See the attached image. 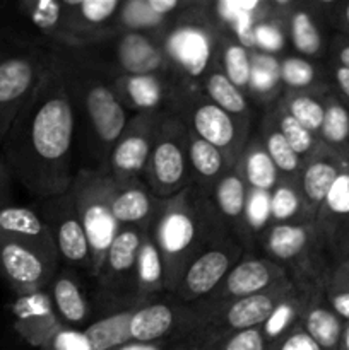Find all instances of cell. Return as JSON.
I'll use <instances>...</instances> for the list:
<instances>
[{"label": "cell", "mask_w": 349, "mask_h": 350, "mask_svg": "<svg viewBox=\"0 0 349 350\" xmlns=\"http://www.w3.org/2000/svg\"><path fill=\"white\" fill-rule=\"evenodd\" d=\"M259 253L283 267L296 282L327 287L331 269L318 250L310 224H274L259 241Z\"/></svg>", "instance_id": "cell-7"}, {"label": "cell", "mask_w": 349, "mask_h": 350, "mask_svg": "<svg viewBox=\"0 0 349 350\" xmlns=\"http://www.w3.org/2000/svg\"><path fill=\"white\" fill-rule=\"evenodd\" d=\"M289 279L283 267L260 253H246L231 270L221 286L201 303L207 306H219L229 301L255 296L266 293L283 280Z\"/></svg>", "instance_id": "cell-18"}, {"label": "cell", "mask_w": 349, "mask_h": 350, "mask_svg": "<svg viewBox=\"0 0 349 350\" xmlns=\"http://www.w3.org/2000/svg\"><path fill=\"white\" fill-rule=\"evenodd\" d=\"M325 115L317 139L324 149L346 156V147L349 146V109L332 92H325Z\"/></svg>", "instance_id": "cell-37"}, {"label": "cell", "mask_w": 349, "mask_h": 350, "mask_svg": "<svg viewBox=\"0 0 349 350\" xmlns=\"http://www.w3.org/2000/svg\"><path fill=\"white\" fill-rule=\"evenodd\" d=\"M144 234L137 228H120L98 273L92 277L98 297L112 304L115 311L137 306V260Z\"/></svg>", "instance_id": "cell-11"}, {"label": "cell", "mask_w": 349, "mask_h": 350, "mask_svg": "<svg viewBox=\"0 0 349 350\" xmlns=\"http://www.w3.org/2000/svg\"><path fill=\"white\" fill-rule=\"evenodd\" d=\"M40 350H94L82 330L60 327Z\"/></svg>", "instance_id": "cell-46"}, {"label": "cell", "mask_w": 349, "mask_h": 350, "mask_svg": "<svg viewBox=\"0 0 349 350\" xmlns=\"http://www.w3.org/2000/svg\"><path fill=\"white\" fill-rule=\"evenodd\" d=\"M170 64L171 75L185 91L202 89V82L219 67L221 33L205 10V0H188L157 36Z\"/></svg>", "instance_id": "cell-4"}, {"label": "cell", "mask_w": 349, "mask_h": 350, "mask_svg": "<svg viewBox=\"0 0 349 350\" xmlns=\"http://www.w3.org/2000/svg\"><path fill=\"white\" fill-rule=\"evenodd\" d=\"M246 253L245 246L231 234L214 243L187 267L173 296L188 304L207 299Z\"/></svg>", "instance_id": "cell-14"}, {"label": "cell", "mask_w": 349, "mask_h": 350, "mask_svg": "<svg viewBox=\"0 0 349 350\" xmlns=\"http://www.w3.org/2000/svg\"><path fill=\"white\" fill-rule=\"evenodd\" d=\"M332 75H334V82L341 94L349 101V70L341 67V65H332Z\"/></svg>", "instance_id": "cell-53"}, {"label": "cell", "mask_w": 349, "mask_h": 350, "mask_svg": "<svg viewBox=\"0 0 349 350\" xmlns=\"http://www.w3.org/2000/svg\"><path fill=\"white\" fill-rule=\"evenodd\" d=\"M202 91H204V94L207 96L216 106H219L222 111H226L229 116L238 120V122L242 123V125H245L246 129L255 130L257 122H259L260 113L262 111L253 106V103L250 101L245 91L236 88V85L222 74L221 68H214V70L205 77V81L202 82Z\"/></svg>", "instance_id": "cell-28"}, {"label": "cell", "mask_w": 349, "mask_h": 350, "mask_svg": "<svg viewBox=\"0 0 349 350\" xmlns=\"http://www.w3.org/2000/svg\"><path fill=\"white\" fill-rule=\"evenodd\" d=\"M144 181L116 183L113 197V215L120 228H137L144 232H153L154 224L164 207Z\"/></svg>", "instance_id": "cell-23"}, {"label": "cell", "mask_w": 349, "mask_h": 350, "mask_svg": "<svg viewBox=\"0 0 349 350\" xmlns=\"http://www.w3.org/2000/svg\"><path fill=\"white\" fill-rule=\"evenodd\" d=\"M116 181L106 170L79 167L70 193L92 253L91 279L98 273L120 226L113 215Z\"/></svg>", "instance_id": "cell-5"}, {"label": "cell", "mask_w": 349, "mask_h": 350, "mask_svg": "<svg viewBox=\"0 0 349 350\" xmlns=\"http://www.w3.org/2000/svg\"><path fill=\"white\" fill-rule=\"evenodd\" d=\"M24 50H33V46H29L17 34V31L12 27L7 14H0V60L9 57V55L19 53V51Z\"/></svg>", "instance_id": "cell-47"}, {"label": "cell", "mask_w": 349, "mask_h": 350, "mask_svg": "<svg viewBox=\"0 0 349 350\" xmlns=\"http://www.w3.org/2000/svg\"><path fill=\"white\" fill-rule=\"evenodd\" d=\"M346 159L348 156H339L320 146L318 152L305 163L300 178H298V185H300L310 224H313L322 204L327 198V193L342 171Z\"/></svg>", "instance_id": "cell-24"}, {"label": "cell", "mask_w": 349, "mask_h": 350, "mask_svg": "<svg viewBox=\"0 0 349 350\" xmlns=\"http://www.w3.org/2000/svg\"><path fill=\"white\" fill-rule=\"evenodd\" d=\"M113 89L132 115L173 113L185 92L170 75H118L113 77Z\"/></svg>", "instance_id": "cell-19"}, {"label": "cell", "mask_w": 349, "mask_h": 350, "mask_svg": "<svg viewBox=\"0 0 349 350\" xmlns=\"http://www.w3.org/2000/svg\"><path fill=\"white\" fill-rule=\"evenodd\" d=\"M142 181L161 200L174 197L190 185L188 126L174 113H163Z\"/></svg>", "instance_id": "cell-8"}, {"label": "cell", "mask_w": 349, "mask_h": 350, "mask_svg": "<svg viewBox=\"0 0 349 350\" xmlns=\"http://www.w3.org/2000/svg\"><path fill=\"white\" fill-rule=\"evenodd\" d=\"M47 291L55 313L64 327L84 330L96 320L79 277V270L60 265Z\"/></svg>", "instance_id": "cell-22"}, {"label": "cell", "mask_w": 349, "mask_h": 350, "mask_svg": "<svg viewBox=\"0 0 349 350\" xmlns=\"http://www.w3.org/2000/svg\"><path fill=\"white\" fill-rule=\"evenodd\" d=\"M0 238L33 246L60 262L53 234L36 208L14 204L0 208Z\"/></svg>", "instance_id": "cell-26"}, {"label": "cell", "mask_w": 349, "mask_h": 350, "mask_svg": "<svg viewBox=\"0 0 349 350\" xmlns=\"http://www.w3.org/2000/svg\"><path fill=\"white\" fill-rule=\"evenodd\" d=\"M219 68L236 88L246 92L250 68H252V55L248 48L243 46L240 41L222 33L221 44H219Z\"/></svg>", "instance_id": "cell-42"}, {"label": "cell", "mask_w": 349, "mask_h": 350, "mask_svg": "<svg viewBox=\"0 0 349 350\" xmlns=\"http://www.w3.org/2000/svg\"><path fill=\"white\" fill-rule=\"evenodd\" d=\"M133 308L129 310H118L98 317L88 328H84V334L88 337L89 344L94 350H118L123 345L132 342L130 334V318H132Z\"/></svg>", "instance_id": "cell-36"}, {"label": "cell", "mask_w": 349, "mask_h": 350, "mask_svg": "<svg viewBox=\"0 0 349 350\" xmlns=\"http://www.w3.org/2000/svg\"><path fill=\"white\" fill-rule=\"evenodd\" d=\"M320 289H325V287H315L310 286V284L294 282L289 293L274 308L269 320L260 327L267 345H272L274 342L286 337L287 334L301 327L308 306H310L315 294Z\"/></svg>", "instance_id": "cell-27"}, {"label": "cell", "mask_w": 349, "mask_h": 350, "mask_svg": "<svg viewBox=\"0 0 349 350\" xmlns=\"http://www.w3.org/2000/svg\"><path fill=\"white\" fill-rule=\"evenodd\" d=\"M174 115L180 116L192 133L214 146L231 167H236L253 130L216 106L202 89L185 91Z\"/></svg>", "instance_id": "cell-9"}, {"label": "cell", "mask_w": 349, "mask_h": 350, "mask_svg": "<svg viewBox=\"0 0 349 350\" xmlns=\"http://www.w3.org/2000/svg\"><path fill=\"white\" fill-rule=\"evenodd\" d=\"M294 282L296 280L289 277L266 293L229 301L219 306L197 303L201 304L205 314V323H207L204 334H229V332L260 328L269 320L277 303L289 293Z\"/></svg>", "instance_id": "cell-15"}, {"label": "cell", "mask_w": 349, "mask_h": 350, "mask_svg": "<svg viewBox=\"0 0 349 350\" xmlns=\"http://www.w3.org/2000/svg\"><path fill=\"white\" fill-rule=\"evenodd\" d=\"M245 221L250 236L253 238L257 250H259L260 238L272 226V222H270V191L248 188L245 204Z\"/></svg>", "instance_id": "cell-45"}, {"label": "cell", "mask_w": 349, "mask_h": 350, "mask_svg": "<svg viewBox=\"0 0 349 350\" xmlns=\"http://www.w3.org/2000/svg\"><path fill=\"white\" fill-rule=\"evenodd\" d=\"M173 19H164L157 16L147 5V0H123L115 21H113V31L115 33H146L153 36H159L168 24Z\"/></svg>", "instance_id": "cell-39"}, {"label": "cell", "mask_w": 349, "mask_h": 350, "mask_svg": "<svg viewBox=\"0 0 349 350\" xmlns=\"http://www.w3.org/2000/svg\"><path fill=\"white\" fill-rule=\"evenodd\" d=\"M188 161H190L192 185L211 195L216 185L231 170L221 152L188 130Z\"/></svg>", "instance_id": "cell-32"}, {"label": "cell", "mask_w": 349, "mask_h": 350, "mask_svg": "<svg viewBox=\"0 0 349 350\" xmlns=\"http://www.w3.org/2000/svg\"><path fill=\"white\" fill-rule=\"evenodd\" d=\"M36 212L53 234L60 265L92 273V253L82 222L79 219L70 190L50 198H41Z\"/></svg>", "instance_id": "cell-12"}, {"label": "cell", "mask_w": 349, "mask_h": 350, "mask_svg": "<svg viewBox=\"0 0 349 350\" xmlns=\"http://www.w3.org/2000/svg\"><path fill=\"white\" fill-rule=\"evenodd\" d=\"M12 313L17 335L38 350L58 328L64 327L55 313L48 291L17 296Z\"/></svg>", "instance_id": "cell-25"}, {"label": "cell", "mask_w": 349, "mask_h": 350, "mask_svg": "<svg viewBox=\"0 0 349 350\" xmlns=\"http://www.w3.org/2000/svg\"><path fill=\"white\" fill-rule=\"evenodd\" d=\"M341 17H342V21H344V24H346V26H348V29H349V2L346 3L344 7H342Z\"/></svg>", "instance_id": "cell-56"}, {"label": "cell", "mask_w": 349, "mask_h": 350, "mask_svg": "<svg viewBox=\"0 0 349 350\" xmlns=\"http://www.w3.org/2000/svg\"><path fill=\"white\" fill-rule=\"evenodd\" d=\"M12 183L14 176L0 152V208L12 205Z\"/></svg>", "instance_id": "cell-50"}, {"label": "cell", "mask_w": 349, "mask_h": 350, "mask_svg": "<svg viewBox=\"0 0 349 350\" xmlns=\"http://www.w3.org/2000/svg\"><path fill=\"white\" fill-rule=\"evenodd\" d=\"M168 294L164 263L153 232H146L137 260V293L135 304L147 303Z\"/></svg>", "instance_id": "cell-33"}, {"label": "cell", "mask_w": 349, "mask_h": 350, "mask_svg": "<svg viewBox=\"0 0 349 350\" xmlns=\"http://www.w3.org/2000/svg\"><path fill=\"white\" fill-rule=\"evenodd\" d=\"M252 55V68H250V81L246 88V96L260 111L269 106L276 105L277 99L283 96L284 85L281 82V58L272 55L250 51Z\"/></svg>", "instance_id": "cell-31"}, {"label": "cell", "mask_w": 349, "mask_h": 350, "mask_svg": "<svg viewBox=\"0 0 349 350\" xmlns=\"http://www.w3.org/2000/svg\"><path fill=\"white\" fill-rule=\"evenodd\" d=\"M260 328L229 332V334H202L195 340L194 350H267Z\"/></svg>", "instance_id": "cell-43"}, {"label": "cell", "mask_w": 349, "mask_h": 350, "mask_svg": "<svg viewBox=\"0 0 349 350\" xmlns=\"http://www.w3.org/2000/svg\"><path fill=\"white\" fill-rule=\"evenodd\" d=\"M325 289L315 294L303 317L301 328L324 350H337L346 323L331 310L325 301Z\"/></svg>", "instance_id": "cell-34"}, {"label": "cell", "mask_w": 349, "mask_h": 350, "mask_svg": "<svg viewBox=\"0 0 349 350\" xmlns=\"http://www.w3.org/2000/svg\"><path fill=\"white\" fill-rule=\"evenodd\" d=\"M51 50L33 48L0 60V146L36 89Z\"/></svg>", "instance_id": "cell-13"}, {"label": "cell", "mask_w": 349, "mask_h": 350, "mask_svg": "<svg viewBox=\"0 0 349 350\" xmlns=\"http://www.w3.org/2000/svg\"><path fill=\"white\" fill-rule=\"evenodd\" d=\"M60 51L68 92L75 113V150L81 149V167L108 171L109 156L132 113L113 89V77L82 50Z\"/></svg>", "instance_id": "cell-2"}, {"label": "cell", "mask_w": 349, "mask_h": 350, "mask_svg": "<svg viewBox=\"0 0 349 350\" xmlns=\"http://www.w3.org/2000/svg\"><path fill=\"white\" fill-rule=\"evenodd\" d=\"M98 62L113 77L118 75H171L159 40L146 33H116L89 48H77Z\"/></svg>", "instance_id": "cell-10"}, {"label": "cell", "mask_w": 349, "mask_h": 350, "mask_svg": "<svg viewBox=\"0 0 349 350\" xmlns=\"http://www.w3.org/2000/svg\"><path fill=\"white\" fill-rule=\"evenodd\" d=\"M118 350H194V347L190 344H178V342H156V344L130 342Z\"/></svg>", "instance_id": "cell-51"}, {"label": "cell", "mask_w": 349, "mask_h": 350, "mask_svg": "<svg viewBox=\"0 0 349 350\" xmlns=\"http://www.w3.org/2000/svg\"><path fill=\"white\" fill-rule=\"evenodd\" d=\"M327 286L348 287L349 289V253H348V256H346V258L342 260L337 267H335Z\"/></svg>", "instance_id": "cell-52"}, {"label": "cell", "mask_w": 349, "mask_h": 350, "mask_svg": "<svg viewBox=\"0 0 349 350\" xmlns=\"http://www.w3.org/2000/svg\"><path fill=\"white\" fill-rule=\"evenodd\" d=\"M248 195V185L236 167H231L219 180L212 190L211 198L228 232L235 236L248 253H259L255 241L250 236L245 221V204Z\"/></svg>", "instance_id": "cell-21"}, {"label": "cell", "mask_w": 349, "mask_h": 350, "mask_svg": "<svg viewBox=\"0 0 349 350\" xmlns=\"http://www.w3.org/2000/svg\"><path fill=\"white\" fill-rule=\"evenodd\" d=\"M163 113H135L116 140L108 171L116 183L142 181Z\"/></svg>", "instance_id": "cell-16"}, {"label": "cell", "mask_w": 349, "mask_h": 350, "mask_svg": "<svg viewBox=\"0 0 349 350\" xmlns=\"http://www.w3.org/2000/svg\"><path fill=\"white\" fill-rule=\"evenodd\" d=\"M274 115H276L277 125H279L281 132L286 137L287 144L291 146V149L301 157L303 163H307L311 156L318 152L320 149V142H318L317 135L311 133L310 130L305 129L300 122L293 118L286 109L281 108L279 105H272Z\"/></svg>", "instance_id": "cell-44"}, {"label": "cell", "mask_w": 349, "mask_h": 350, "mask_svg": "<svg viewBox=\"0 0 349 350\" xmlns=\"http://www.w3.org/2000/svg\"><path fill=\"white\" fill-rule=\"evenodd\" d=\"M325 92H298L284 89L283 96L277 99V105L283 109H286L305 129L317 135L325 115Z\"/></svg>", "instance_id": "cell-40"}, {"label": "cell", "mask_w": 349, "mask_h": 350, "mask_svg": "<svg viewBox=\"0 0 349 350\" xmlns=\"http://www.w3.org/2000/svg\"><path fill=\"white\" fill-rule=\"evenodd\" d=\"M281 82L286 91L325 92L327 88L320 82L318 67L311 60L298 55L281 57Z\"/></svg>", "instance_id": "cell-41"}, {"label": "cell", "mask_w": 349, "mask_h": 350, "mask_svg": "<svg viewBox=\"0 0 349 350\" xmlns=\"http://www.w3.org/2000/svg\"><path fill=\"white\" fill-rule=\"evenodd\" d=\"M270 222L272 226L310 224L298 180L281 178L279 183L270 191Z\"/></svg>", "instance_id": "cell-38"}, {"label": "cell", "mask_w": 349, "mask_h": 350, "mask_svg": "<svg viewBox=\"0 0 349 350\" xmlns=\"http://www.w3.org/2000/svg\"><path fill=\"white\" fill-rule=\"evenodd\" d=\"M267 350H324L303 328H296L291 334H287L286 337L279 338L277 342H274L272 345H269Z\"/></svg>", "instance_id": "cell-48"}, {"label": "cell", "mask_w": 349, "mask_h": 350, "mask_svg": "<svg viewBox=\"0 0 349 350\" xmlns=\"http://www.w3.org/2000/svg\"><path fill=\"white\" fill-rule=\"evenodd\" d=\"M334 60L335 65L348 68L349 70V43L342 40H335L334 43Z\"/></svg>", "instance_id": "cell-54"}, {"label": "cell", "mask_w": 349, "mask_h": 350, "mask_svg": "<svg viewBox=\"0 0 349 350\" xmlns=\"http://www.w3.org/2000/svg\"><path fill=\"white\" fill-rule=\"evenodd\" d=\"M269 0H205L209 19L219 33L253 50V27L269 10Z\"/></svg>", "instance_id": "cell-20"}, {"label": "cell", "mask_w": 349, "mask_h": 350, "mask_svg": "<svg viewBox=\"0 0 349 350\" xmlns=\"http://www.w3.org/2000/svg\"><path fill=\"white\" fill-rule=\"evenodd\" d=\"M229 236L211 195L188 185L164 202L153 228V238L164 263L168 294H173L187 267L204 250Z\"/></svg>", "instance_id": "cell-3"}, {"label": "cell", "mask_w": 349, "mask_h": 350, "mask_svg": "<svg viewBox=\"0 0 349 350\" xmlns=\"http://www.w3.org/2000/svg\"><path fill=\"white\" fill-rule=\"evenodd\" d=\"M236 170L240 171L248 188H253V190L272 191L281 180L279 171L274 166L272 159L260 142L255 130L246 142L245 150L236 164Z\"/></svg>", "instance_id": "cell-35"}, {"label": "cell", "mask_w": 349, "mask_h": 350, "mask_svg": "<svg viewBox=\"0 0 349 350\" xmlns=\"http://www.w3.org/2000/svg\"><path fill=\"white\" fill-rule=\"evenodd\" d=\"M0 152L14 181L38 200L70 190L77 173L75 113L57 48H51L43 75L10 125Z\"/></svg>", "instance_id": "cell-1"}, {"label": "cell", "mask_w": 349, "mask_h": 350, "mask_svg": "<svg viewBox=\"0 0 349 350\" xmlns=\"http://www.w3.org/2000/svg\"><path fill=\"white\" fill-rule=\"evenodd\" d=\"M255 133L259 135L262 146L266 147L267 154H269L270 159H272L274 166L279 171L281 178H286V180H298L305 163L301 161V157L291 149L286 137L281 132L279 125H277L276 115H274L272 106L262 109L259 122H257Z\"/></svg>", "instance_id": "cell-29"}, {"label": "cell", "mask_w": 349, "mask_h": 350, "mask_svg": "<svg viewBox=\"0 0 349 350\" xmlns=\"http://www.w3.org/2000/svg\"><path fill=\"white\" fill-rule=\"evenodd\" d=\"M325 301L331 310L341 318L344 323H349V289L348 287L327 286L324 291Z\"/></svg>", "instance_id": "cell-49"}, {"label": "cell", "mask_w": 349, "mask_h": 350, "mask_svg": "<svg viewBox=\"0 0 349 350\" xmlns=\"http://www.w3.org/2000/svg\"><path fill=\"white\" fill-rule=\"evenodd\" d=\"M337 350H349V323H346L344 332H342L341 344H339Z\"/></svg>", "instance_id": "cell-55"}, {"label": "cell", "mask_w": 349, "mask_h": 350, "mask_svg": "<svg viewBox=\"0 0 349 350\" xmlns=\"http://www.w3.org/2000/svg\"><path fill=\"white\" fill-rule=\"evenodd\" d=\"M60 262L33 246L0 238V275L17 296L47 291Z\"/></svg>", "instance_id": "cell-17"}, {"label": "cell", "mask_w": 349, "mask_h": 350, "mask_svg": "<svg viewBox=\"0 0 349 350\" xmlns=\"http://www.w3.org/2000/svg\"><path fill=\"white\" fill-rule=\"evenodd\" d=\"M205 328L207 323L201 304L183 303L173 294L139 304L133 308L130 318L132 342L142 344L178 342L194 347Z\"/></svg>", "instance_id": "cell-6"}, {"label": "cell", "mask_w": 349, "mask_h": 350, "mask_svg": "<svg viewBox=\"0 0 349 350\" xmlns=\"http://www.w3.org/2000/svg\"><path fill=\"white\" fill-rule=\"evenodd\" d=\"M287 40L298 57L313 62L324 55V34L310 3L294 2L287 16Z\"/></svg>", "instance_id": "cell-30"}]
</instances>
